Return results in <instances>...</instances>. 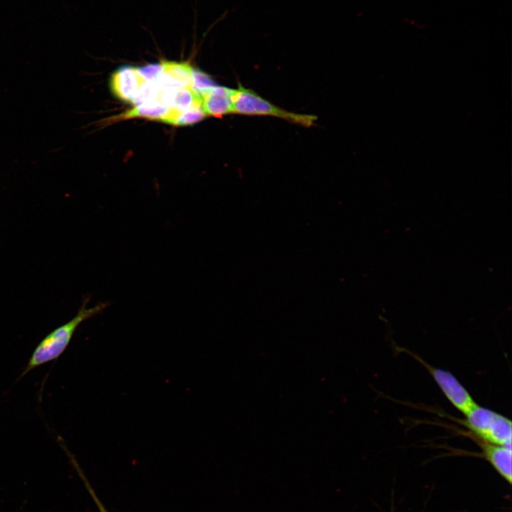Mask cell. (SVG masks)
Instances as JSON below:
<instances>
[{"instance_id":"cell-1","label":"cell","mask_w":512,"mask_h":512,"mask_svg":"<svg viewBox=\"0 0 512 512\" xmlns=\"http://www.w3.org/2000/svg\"><path fill=\"white\" fill-rule=\"evenodd\" d=\"M85 298L76 315L65 324L46 335L36 346L26 366L21 378L31 370L57 359L68 346L74 333L84 321L100 314L107 307V302H101L87 308Z\"/></svg>"},{"instance_id":"cell-7","label":"cell","mask_w":512,"mask_h":512,"mask_svg":"<svg viewBox=\"0 0 512 512\" xmlns=\"http://www.w3.org/2000/svg\"><path fill=\"white\" fill-rule=\"evenodd\" d=\"M497 415V412L477 405L465 415V425L475 438L486 441Z\"/></svg>"},{"instance_id":"cell-4","label":"cell","mask_w":512,"mask_h":512,"mask_svg":"<svg viewBox=\"0 0 512 512\" xmlns=\"http://www.w3.org/2000/svg\"><path fill=\"white\" fill-rule=\"evenodd\" d=\"M144 83L138 69L131 66H124L117 70L110 80L114 95L119 99L129 102H132Z\"/></svg>"},{"instance_id":"cell-11","label":"cell","mask_w":512,"mask_h":512,"mask_svg":"<svg viewBox=\"0 0 512 512\" xmlns=\"http://www.w3.org/2000/svg\"><path fill=\"white\" fill-rule=\"evenodd\" d=\"M215 85V82L209 75L200 70L193 68L191 88L199 97Z\"/></svg>"},{"instance_id":"cell-10","label":"cell","mask_w":512,"mask_h":512,"mask_svg":"<svg viewBox=\"0 0 512 512\" xmlns=\"http://www.w3.org/2000/svg\"><path fill=\"white\" fill-rule=\"evenodd\" d=\"M201 100V97L191 87L178 88L175 92L171 109L183 112L189 110L197 101Z\"/></svg>"},{"instance_id":"cell-6","label":"cell","mask_w":512,"mask_h":512,"mask_svg":"<svg viewBox=\"0 0 512 512\" xmlns=\"http://www.w3.org/2000/svg\"><path fill=\"white\" fill-rule=\"evenodd\" d=\"M478 442L485 459L508 484H511V448L481 440H478Z\"/></svg>"},{"instance_id":"cell-3","label":"cell","mask_w":512,"mask_h":512,"mask_svg":"<svg viewBox=\"0 0 512 512\" xmlns=\"http://www.w3.org/2000/svg\"><path fill=\"white\" fill-rule=\"evenodd\" d=\"M427 368L450 403L459 412L466 415L478 404L467 390L449 372L431 366L415 356Z\"/></svg>"},{"instance_id":"cell-13","label":"cell","mask_w":512,"mask_h":512,"mask_svg":"<svg viewBox=\"0 0 512 512\" xmlns=\"http://www.w3.org/2000/svg\"><path fill=\"white\" fill-rule=\"evenodd\" d=\"M145 82H154L164 73L163 62L156 64H149L142 68H137Z\"/></svg>"},{"instance_id":"cell-5","label":"cell","mask_w":512,"mask_h":512,"mask_svg":"<svg viewBox=\"0 0 512 512\" xmlns=\"http://www.w3.org/2000/svg\"><path fill=\"white\" fill-rule=\"evenodd\" d=\"M233 89L215 85L201 97V105L205 114L221 117L232 113Z\"/></svg>"},{"instance_id":"cell-8","label":"cell","mask_w":512,"mask_h":512,"mask_svg":"<svg viewBox=\"0 0 512 512\" xmlns=\"http://www.w3.org/2000/svg\"><path fill=\"white\" fill-rule=\"evenodd\" d=\"M169 112V109L165 107L159 100H156L136 105L133 109L117 116V119L143 117L164 122Z\"/></svg>"},{"instance_id":"cell-2","label":"cell","mask_w":512,"mask_h":512,"mask_svg":"<svg viewBox=\"0 0 512 512\" xmlns=\"http://www.w3.org/2000/svg\"><path fill=\"white\" fill-rule=\"evenodd\" d=\"M232 102V113L277 117L306 127L316 119L314 115L294 113L277 107L241 85L233 89Z\"/></svg>"},{"instance_id":"cell-14","label":"cell","mask_w":512,"mask_h":512,"mask_svg":"<svg viewBox=\"0 0 512 512\" xmlns=\"http://www.w3.org/2000/svg\"><path fill=\"white\" fill-rule=\"evenodd\" d=\"M71 460H72V462H73V464H74V466H75V468L77 469V471H78L79 474H80V476L82 477V480H83V481H84V483H85V485L86 486V488L87 489L90 494L91 495V496L92 497L94 501L95 502V503H96V505H97V508H98V509H99V511H100V512H109V511L105 508V506L102 504V503L100 501V500L98 498V497L97 496V495L95 494V491H93L92 488L91 486L90 485L89 482L87 481V479H85V476L83 475L82 471L80 470V467H79L78 465L77 464L75 460L73 458H72Z\"/></svg>"},{"instance_id":"cell-12","label":"cell","mask_w":512,"mask_h":512,"mask_svg":"<svg viewBox=\"0 0 512 512\" xmlns=\"http://www.w3.org/2000/svg\"><path fill=\"white\" fill-rule=\"evenodd\" d=\"M206 116L201 100L197 101L189 110L183 112L177 119L175 125H191L203 119Z\"/></svg>"},{"instance_id":"cell-9","label":"cell","mask_w":512,"mask_h":512,"mask_svg":"<svg viewBox=\"0 0 512 512\" xmlns=\"http://www.w3.org/2000/svg\"><path fill=\"white\" fill-rule=\"evenodd\" d=\"M164 73L175 88L191 87L193 68L186 63L163 62Z\"/></svg>"}]
</instances>
